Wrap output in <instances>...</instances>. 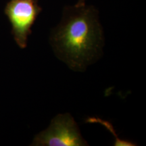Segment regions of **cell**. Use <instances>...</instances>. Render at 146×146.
Returning <instances> with one entry per match:
<instances>
[{
    "label": "cell",
    "mask_w": 146,
    "mask_h": 146,
    "mask_svg": "<svg viewBox=\"0 0 146 146\" xmlns=\"http://www.w3.org/2000/svg\"><path fill=\"white\" fill-rule=\"evenodd\" d=\"M102 39L98 11L85 3L65 8L62 21L52 36L58 54L77 70L84 68L95 57Z\"/></svg>",
    "instance_id": "6da1fadb"
},
{
    "label": "cell",
    "mask_w": 146,
    "mask_h": 146,
    "mask_svg": "<svg viewBox=\"0 0 146 146\" xmlns=\"http://www.w3.org/2000/svg\"><path fill=\"white\" fill-rule=\"evenodd\" d=\"M41 11L37 0H10L5 14L12 25V33L17 45L25 48L31 27Z\"/></svg>",
    "instance_id": "7a4b0ae2"
},
{
    "label": "cell",
    "mask_w": 146,
    "mask_h": 146,
    "mask_svg": "<svg viewBox=\"0 0 146 146\" xmlns=\"http://www.w3.org/2000/svg\"><path fill=\"white\" fill-rule=\"evenodd\" d=\"M37 1H38V0H37Z\"/></svg>",
    "instance_id": "5b68a950"
},
{
    "label": "cell",
    "mask_w": 146,
    "mask_h": 146,
    "mask_svg": "<svg viewBox=\"0 0 146 146\" xmlns=\"http://www.w3.org/2000/svg\"><path fill=\"white\" fill-rule=\"evenodd\" d=\"M85 0H78L77 4H85Z\"/></svg>",
    "instance_id": "277c9868"
},
{
    "label": "cell",
    "mask_w": 146,
    "mask_h": 146,
    "mask_svg": "<svg viewBox=\"0 0 146 146\" xmlns=\"http://www.w3.org/2000/svg\"><path fill=\"white\" fill-rule=\"evenodd\" d=\"M33 145L81 146L87 144L73 118L69 114H64L56 116L49 127L35 137Z\"/></svg>",
    "instance_id": "3957f363"
}]
</instances>
